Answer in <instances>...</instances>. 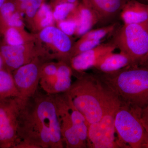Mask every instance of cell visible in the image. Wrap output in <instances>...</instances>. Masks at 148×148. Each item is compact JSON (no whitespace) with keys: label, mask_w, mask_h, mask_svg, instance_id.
I'll return each instance as SVG.
<instances>
[{"label":"cell","mask_w":148,"mask_h":148,"mask_svg":"<svg viewBox=\"0 0 148 148\" xmlns=\"http://www.w3.org/2000/svg\"><path fill=\"white\" fill-rule=\"evenodd\" d=\"M14 148H38L36 146L23 141H18Z\"/></svg>","instance_id":"f1b7e54d"},{"label":"cell","mask_w":148,"mask_h":148,"mask_svg":"<svg viewBox=\"0 0 148 148\" xmlns=\"http://www.w3.org/2000/svg\"><path fill=\"white\" fill-rule=\"evenodd\" d=\"M58 114L60 129L66 148H85L73 125L64 93L53 95Z\"/></svg>","instance_id":"9c48e42d"},{"label":"cell","mask_w":148,"mask_h":148,"mask_svg":"<svg viewBox=\"0 0 148 148\" xmlns=\"http://www.w3.org/2000/svg\"><path fill=\"white\" fill-rule=\"evenodd\" d=\"M64 93L76 132L81 141L87 146L88 131L89 124L84 116L74 106L69 95L66 92Z\"/></svg>","instance_id":"2e32d148"},{"label":"cell","mask_w":148,"mask_h":148,"mask_svg":"<svg viewBox=\"0 0 148 148\" xmlns=\"http://www.w3.org/2000/svg\"><path fill=\"white\" fill-rule=\"evenodd\" d=\"M142 109L121 103L115 119L116 140L124 148H144L148 143V126Z\"/></svg>","instance_id":"277c9868"},{"label":"cell","mask_w":148,"mask_h":148,"mask_svg":"<svg viewBox=\"0 0 148 148\" xmlns=\"http://www.w3.org/2000/svg\"><path fill=\"white\" fill-rule=\"evenodd\" d=\"M17 134L18 142L24 141L38 148L64 147L53 95L38 90L24 101L18 116Z\"/></svg>","instance_id":"6da1fadb"},{"label":"cell","mask_w":148,"mask_h":148,"mask_svg":"<svg viewBox=\"0 0 148 148\" xmlns=\"http://www.w3.org/2000/svg\"><path fill=\"white\" fill-rule=\"evenodd\" d=\"M16 7L14 0H6L0 8V17L3 22L16 11Z\"/></svg>","instance_id":"d4e9b609"},{"label":"cell","mask_w":148,"mask_h":148,"mask_svg":"<svg viewBox=\"0 0 148 148\" xmlns=\"http://www.w3.org/2000/svg\"><path fill=\"white\" fill-rule=\"evenodd\" d=\"M84 3V5L81 6L78 18L76 20L77 27L76 32L79 36L84 35L98 23V17L95 11L85 0Z\"/></svg>","instance_id":"e0dca14e"},{"label":"cell","mask_w":148,"mask_h":148,"mask_svg":"<svg viewBox=\"0 0 148 148\" xmlns=\"http://www.w3.org/2000/svg\"><path fill=\"white\" fill-rule=\"evenodd\" d=\"M144 148H148V143L146 145H145V147H144Z\"/></svg>","instance_id":"836d02e7"},{"label":"cell","mask_w":148,"mask_h":148,"mask_svg":"<svg viewBox=\"0 0 148 148\" xmlns=\"http://www.w3.org/2000/svg\"><path fill=\"white\" fill-rule=\"evenodd\" d=\"M65 92L89 125L102 118L110 90L95 74L83 73Z\"/></svg>","instance_id":"3957f363"},{"label":"cell","mask_w":148,"mask_h":148,"mask_svg":"<svg viewBox=\"0 0 148 148\" xmlns=\"http://www.w3.org/2000/svg\"><path fill=\"white\" fill-rule=\"evenodd\" d=\"M77 27L76 20H63L59 24V29L68 36H72L76 32Z\"/></svg>","instance_id":"4316f807"},{"label":"cell","mask_w":148,"mask_h":148,"mask_svg":"<svg viewBox=\"0 0 148 148\" xmlns=\"http://www.w3.org/2000/svg\"><path fill=\"white\" fill-rule=\"evenodd\" d=\"M76 3L61 2L56 7L53 13V18L58 21L64 20L75 8Z\"/></svg>","instance_id":"44dd1931"},{"label":"cell","mask_w":148,"mask_h":148,"mask_svg":"<svg viewBox=\"0 0 148 148\" xmlns=\"http://www.w3.org/2000/svg\"><path fill=\"white\" fill-rule=\"evenodd\" d=\"M116 23L109 24L99 29L88 31L83 35L82 39L101 41L106 36L115 31Z\"/></svg>","instance_id":"ffe728a7"},{"label":"cell","mask_w":148,"mask_h":148,"mask_svg":"<svg viewBox=\"0 0 148 148\" xmlns=\"http://www.w3.org/2000/svg\"><path fill=\"white\" fill-rule=\"evenodd\" d=\"M112 42L135 64L148 63V24H124Z\"/></svg>","instance_id":"5b68a950"},{"label":"cell","mask_w":148,"mask_h":148,"mask_svg":"<svg viewBox=\"0 0 148 148\" xmlns=\"http://www.w3.org/2000/svg\"><path fill=\"white\" fill-rule=\"evenodd\" d=\"M40 37L42 41L53 45L63 55L69 56L71 59V40L61 29L50 26L45 27L40 33Z\"/></svg>","instance_id":"7c38bea8"},{"label":"cell","mask_w":148,"mask_h":148,"mask_svg":"<svg viewBox=\"0 0 148 148\" xmlns=\"http://www.w3.org/2000/svg\"><path fill=\"white\" fill-rule=\"evenodd\" d=\"M42 0H25L18 5L21 9L26 11L27 16L32 18L38 12L42 4Z\"/></svg>","instance_id":"603a6c76"},{"label":"cell","mask_w":148,"mask_h":148,"mask_svg":"<svg viewBox=\"0 0 148 148\" xmlns=\"http://www.w3.org/2000/svg\"><path fill=\"white\" fill-rule=\"evenodd\" d=\"M142 117L143 121L148 126V104L142 109Z\"/></svg>","instance_id":"f546056e"},{"label":"cell","mask_w":148,"mask_h":148,"mask_svg":"<svg viewBox=\"0 0 148 148\" xmlns=\"http://www.w3.org/2000/svg\"><path fill=\"white\" fill-rule=\"evenodd\" d=\"M5 66L3 60L1 53H0V70Z\"/></svg>","instance_id":"4dcf8cb0"},{"label":"cell","mask_w":148,"mask_h":148,"mask_svg":"<svg viewBox=\"0 0 148 148\" xmlns=\"http://www.w3.org/2000/svg\"><path fill=\"white\" fill-rule=\"evenodd\" d=\"M95 11L98 22L112 23L120 16L123 9L130 0H85Z\"/></svg>","instance_id":"8fae6325"},{"label":"cell","mask_w":148,"mask_h":148,"mask_svg":"<svg viewBox=\"0 0 148 148\" xmlns=\"http://www.w3.org/2000/svg\"><path fill=\"white\" fill-rule=\"evenodd\" d=\"M12 97L21 98L12 73L4 66L0 70V98Z\"/></svg>","instance_id":"ac0fdd59"},{"label":"cell","mask_w":148,"mask_h":148,"mask_svg":"<svg viewBox=\"0 0 148 148\" xmlns=\"http://www.w3.org/2000/svg\"><path fill=\"white\" fill-rule=\"evenodd\" d=\"M6 0H0V8H1V7L3 5V4L5 2Z\"/></svg>","instance_id":"d6a6232c"},{"label":"cell","mask_w":148,"mask_h":148,"mask_svg":"<svg viewBox=\"0 0 148 148\" xmlns=\"http://www.w3.org/2000/svg\"><path fill=\"white\" fill-rule=\"evenodd\" d=\"M3 23L6 27L16 28L21 27L23 25V22L21 19L20 14L17 11L12 14Z\"/></svg>","instance_id":"83f0119b"},{"label":"cell","mask_w":148,"mask_h":148,"mask_svg":"<svg viewBox=\"0 0 148 148\" xmlns=\"http://www.w3.org/2000/svg\"><path fill=\"white\" fill-rule=\"evenodd\" d=\"M24 100L0 98V148H14L18 143V118Z\"/></svg>","instance_id":"52a82bcc"},{"label":"cell","mask_w":148,"mask_h":148,"mask_svg":"<svg viewBox=\"0 0 148 148\" xmlns=\"http://www.w3.org/2000/svg\"><path fill=\"white\" fill-rule=\"evenodd\" d=\"M147 1H148V0H147Z\"/></svg>","instance_id":"e575fe53"},{"label":"cell","mask_w":148,"mask_h":148,"mask_svg":"<svg viewBox=\"0 0 148 148\" xmlns=\"http://www.w3.org/2000/svg\"><path fill=\"white\" fill-rule=\"evenodd\" d=\"M124 24H148V4L130 0L120 14Z\"/></svg>","instance_id":"5bb4252c"},{"label":"cell","mask_w":148,"mask_h":148,"mask_svg":"<svg viewBox=\"0 0 148 148\" xmlns=\"http://www.w3.org/2000/svg\"><path fill=\"white\" fill-rule=\"evenodd\" d=\"M95 75L121 103L141 109L148 104V63Z\"/></svg>","instance_id":"7a4b0ae2"},{"label":"cell","mask_w":148,"mask_h":148,"mask_svg":"<svg viewBox=\"0 0 148 148\" xmlns=\"http://www.w3.org/2000/svg\"><path fill=\"white\" fill-rule=\"evenodd\" d=\"M71 67L65 63L58 65L56 81L52 95L64 93L69 90L72 85Z\"/></svg>","instance_id":"d6986e66"},{"label":"cell","mask_w":148,"mask_h":148,"mask_svg":"<svg viewBox=\"0 0 148 148\" xmlns=\"http://www.w3.org/2000/svg\"><path fill=\"white\" fill-rule=\"evenodd\" d=\"M110 91L102 118L88 125L87 148H113L115 146V119L121 102Z\"/></svg>","instance_id":"8992f818"},{"label":"cell","mask_w":148,"mask_h":148,"mask_svg":"<svg viewBox=\"0 0 148 148\" xmlns=\"http://www.w3.org/2000/svg\"><path fill=\"white\" fill-rule=\"evenodd\" d=\"M77 0H63V2H69L73 3H76Z\"/></svg>","instance_id":"1f68e13d"},{"label":"cell","mask_w":148,"mask_h":148,"mask_svg":"<svg viewBox=\"0 0 148 148\" xmlns=\"http://www.w3.org/2000/svg\"><path fill=\"white\" fill-rule=\"evenodd\" d=\"M101 42V41L81 39L72 53V58L77 54L92 49L100 45Z\"/></svg>","instance_id":"484cf974"},{"label":"cell","mask_w":148,"mask_h":148,"mask_svg":"<svg viewBox=\"0 0 148 148\" xmlns=\"http://www.w3.org/2000/svg\"><path fill=\"white\" fill-rule=\"evenodd\" d=\"M116 48L112 42L100 45L85 52L75 56L70 61L71 67L76 71L83 73L90 68H94L105 57Z\"/></svg>","instance_id":"30bf717a"},{"label":"cell","mask_w":148,"mask_h":148,"mask_svg":"<svg viewBox=\"0 0 148 148\" xmlns=\"http://www.w3.org/2000/svg\"><path fill=\"white\" fill-rule=\"evenodd\" d=\"M4 34L6 45L11 46L23 45L24 40L17 28L7 27L5 30Z\"/></svg>","instance_id":"7402d4cb"},{"label":"cell","mask_w":148,"mask_h":148,"mask_svg":"<svg viewBox=\"0 0 148 148\" xmlns=\"http://www.w3.org/2000/svg\"><path fill=\"white\" fill-rule=\"evenodd\" d=\"M38 13L40 19L42 27L45 28L50 26L53 22V16L49 7L45 4H42Z\"/></svg>","instance_id":"cb8c5ba5"},{"label":"cell","mask_w":148,"mask_h":148,"mask_svg":"<svg viewBox=\"0 0 148 148\" xmlns=\"http://www.w3.org/2000/svg\"><path fill=\"white\" fill-rule=\"evenodd\" d=\"M0 53L5 66L11 72L31 62V56L25 52L23 45L11 46L5 45L0 48Z\"/></svg>","instance_id":"4fadbf2b"},{"label":"cell","mask_w":148,"mask_h":148,"mask_svg":"<svg viewBox=\"0 0 148 148\" xmlns=\"http://www.w3.org/2000/svg\"><path fill=\"white\" fill-rule=\"evenodd\" d=\"M41 69L38 62L31 61L13 71L14 82L23 100L29 99L36 92Z\"/></svg>","instance_id":"ba28073f"},{"label":"cell","mask_w":148,"mask_h":148,"mask_svg":"<svg viewBox=\"0 0 148 148\" xmlns=\"http://www.w3.org/2000/svg\"><path fill=\"white\" fill-rule=\"evenodd\" d=\"M136 64L127 54L121 52H111L106 56L99 64L94 68L96 72L100 73H112L130 65Z\"/></svg>","instance_id":"9a60e30c"}]
</instances>
